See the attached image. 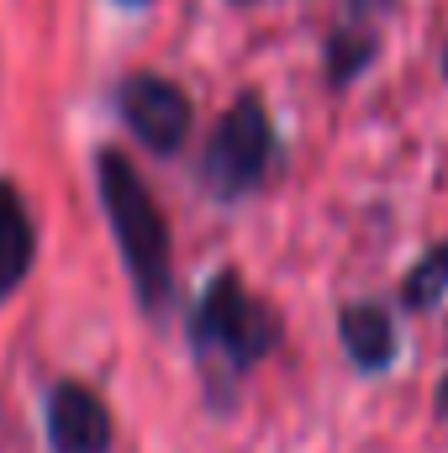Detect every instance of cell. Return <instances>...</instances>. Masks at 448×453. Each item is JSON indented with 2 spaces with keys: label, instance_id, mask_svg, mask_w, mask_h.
I'll use <instances>...</instances> for the list:
<instances>
[{
  "label": "cell",
  "instance_id": "cell-2",
  "mask_svg": "<svg viewBox=\"0 0 448 453\" xmlns=\"http://www.w3.org/2000/svg\"><path fill=\"white\" fill-rule=\"evenodd\" d=\"M196 342L201 348H222L237 364H253L274 342V317L237 285V274H217L206 301H201V311H196Z\"/></svg>",
  "mask_w": 448,
  "mask_h": 453
},
{
  "label": "cell",
  "instance_id": "cell-9",
  "mask_svg": "<svg viewBox=\"0 0 448 453\" xmlns=\"http://www.w3.org/2000/svg\"><path fill=\"white\" fill-rule=\"evenodd\" d=\"M369 53H375V37L369 32H343V37H333V85L353 80L369 64Z\"/></svg>",
  "mask_w": 448,
  "mask_h": 453
},
{
  "label": "cell",
  "instance_id": "cell-4",
  "mask_svg": "<svg viewBox=\"0 0 448 453\" xmlns=\"http://www.w3.org/2000/svg\"><path fill=\"white\" fill-rule=\"evenodd\" d=\"M121 116L127 127L153 148V153H174L190 132V101L180 85L158 80V74H132L121 85Z\"/></svg>",
  "mask_w": 448,
  "mask_h": 453
},
{
  "label": "cell",
  "instance_id": "cell-5",
  "mask_svg": "<svg viewBox=\"0 0 448 453\" xmlns=\"http://www.w3.org/2000/svg\"><path fill=\"white\" fill-rule=\"evenodd\" d=\"M48 438H53V453H106L112 411L85 385H58L48 395Z\"/></svg>",
  "mask_w": 448,
  "mask_h": 453
},
{
  "label": "cell",
  "instance_id": "cell-1",
  "mask_svg": "<svg viewBox=\"0 0 448 453\" xmlns=\"http://www.w3.org/2000/svg\"><path fill=\"white\" fill-rule=\"evenodd\" d=\"M101 196H106V217L116 226V242L132 264V280H137L143 301L158 306L164 290H169V226L158 217L143 174L132 169V158L101 153Z\"/></svg>",
  "mask_w": 448,
  "mask_h": 453
},
{
  "label": "cell",
  "instance_id": "cell-6",
  "mask_svg": "<svg viewBox=\"0 0 448 453\" xmlns=\"http://www.w3.org/2000/svg\"><path fill=\"white\" fill-rule=\"evenodd\" d=\"M32 248H37V237H32L27 201L16 196L11 180H0V301L27 280V269H32Z\"/></svg>",
  "mask_w": 448,
  "mask_h": 453
},
{
  "label": "cell",
  "instance_id": "cell-11",
  "mask_svg": "<svg viewBox=\"0 0 448 453\" xmlns=\"http://www.w3.org/2000/svg\"><path fill=\"white\" fill-rule=\"evenodd\" d=\"M444 69H448V58H444Z\"/></svg>",
  "mask_w": 448,
  "mask_h": 453
},
{
  "label": "cell",
  "instance_id": "cell-8",
  "mask_svg": "<svg viewBox=\"0 0 448 453\" xmlns=\"http://www.w3.org/2000/svg\"><path fill=\"white\" fill-rule=\"evenodd\" d=\"M448 290V248H433L417 269H412V280H406V306H433L438 296Z\"/></svg>",
  "mask_w": 448,
  "mask_h": 453
},
{
  "label": "cell",
  "instance_id": "cell-3",
  "mask_svg": "<svg viewBox=\"0 0 448 453\" xmlns=\"http://www.w3.org/2000/svg\"><path fill=\"white\" fill-rule=\"evenodd\" d=\"M264 169H269V121H264V106L248 96L217 121V137L206 148V180L222 196H237L259 185Z\"/></svg>",
  "mask_w": 448,
  "mask_h": 453
},
{
  "label": "cell",
  "instance_id": "cell-10",
  "mask_svg": "<svg viewBox=\"0 0 448 453\" xmlns=\"http://www.w3.org/2000/svg\"><path fill=\"white\" fill-rule=\"evenodd\" d=\"M438 406H444V411H448V380H444V385H438Z\"/></svg>",
  "mask_w": 448,
  "mask_h": 453
},
{
  "label": "cell",
  "instance_id": "cell-7",
  "mask_svg": "<svg viewBox=\"0 0 448 453\" xmlns=\"http://www.w3.org/2000/svg\"><path fill=\"white\" fill-rule=\"evenodd\" d=\"M337 333H343V348L353 353L359 369H385L390 364L396 333H390V317L380 306H348L343 322H337Z\"/></svg>",
  "mask_w": 448,
  "mask_h": 453
}]
</instances>
